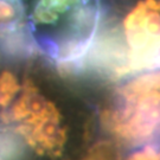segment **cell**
<instances>
[{
  "mask_svg": "<svg viewBox=\"0 0 160 160\" xmlns=\"http://www.w3.org/2000/svg\"><path fill=\"white\" fill-rule=\"evenodd\" d=\"M159 70L160 0H102L95 39L70 72L115 82Z\"/></svg>",
  "mask_w": 160,
  "mask_h": 160,
  "instance_id": "1",
  "label": "cell"
},
{
  "mask_svg": "<svg viewBox=\"0 0 160 160\" xmlns=\"http://www.w3.org/2000/svg\"><path fill=\"white\" fill-rule=\"evenodd\" d=\"M0 51H36L24 0H0Z\"/></svg>",
  "mask_w": 160,
  "mask_h": 160,
  "instance_id": "3",
  "label": "cell"
},
{
  "mask_svg": "<svg viewBox=\"0 0 160 160\" xmlns=\"http://www.w3.org/2000/svg\"><path fill=\"white\" fill-rule=\"evenodd\" d=\"M102 0H32L30 33L36 49L52 63L72 69L97 33Z\"/></svg>",
  "mask_w": 160,
  "mask_h": 160,
  "instance_id": "2",
  "label": "cell"
}]
</instances>
